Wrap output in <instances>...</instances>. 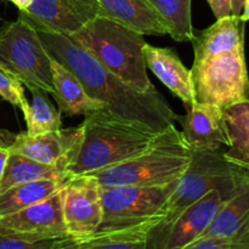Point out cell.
<instances>
[{
	"instance_id": "obj_31",
	"label": "cell",
	"mask_w": 249,
	"mask_h": 249,
	"mask_svg": "<svg viewBox=\"0 0 249 249\" xmlns=\"http://www.w3.org/2000/svg\"><path fill=\"white\" fill-rule=\"evenodd\" d=\"M10 151L7 148L0 146V181H1L2 177H4L5 168H6L7 160H9Z\"/></svg>"
},
{
	"instance_id": "obj_29",
	"label": "cell",
	"mask_w": 249,
	"mask_h": 249,
	"mask_svg": "<svg viewBox=\"0 0 249 249\" xmlns=\"http://www.w3.org/2000/svg\"><path fill=\"white\" fill-rule=\"evenodd\" d=\"M228 249H249V223L229 241Z\"/></svg>"
},
{
	"instance_id": "obj_23",
	"label": "cell",
	"mask_w": 249,
	"mask_h": 249,
	"mask_svg": "<svg viewBox=\"0 0 249 249\" xmlns=\"http://www.w3.org/2000/svg\"><path fill=\"white\" fill-rule=\"evenodd\" d=\"M164 26L168 36L175 41H191L195 29L192 26V0H146Z\"/></svg>"
},
{
	"instance_id": "obj_1",
	"label": "cell",
	"mask_w": 249,
	"mask_h": 249,
	"mask_svg": "<svg viewBox=\"0 0 249 249\" xmlns=\"http://www.w3.org/2000/svg\"><path fill=\"white\" fill-rule=\"evenodd\" d=\"M38 34L48 53L72 71L88 95L109 113L156 134L175 125L178 114L160 92L143 94L135 90L70 36L46 32Z\"/></svg>"
},
{
	"instance_id": "obj_8",
	"label": "cell",
	"mask_w": 249,
	"mask_h": 249,
	"mask_svg": "<svg viewBox=\"0 0 249 249\" xmlns=\"http://www.w3.org/2000/svg\"><path fill=\"white\" fill-rule=\"evenodd\" d=\"M191 73L197 102L215 105L225 109L249 100L245 45L201 62H194Z\"/></svg>"
},
{
	"instance_id": "obj_14",
	"label": "cell",
	"mask_w": 249,
	"mask_h": 249,
	"mask_svg": "<svg viewBox=\"0 0 249 249\" xmlns=\"http://www.w3.org/2000/svg\"><path fill=\"white\" fill-rule=\"evenodd\" d=\"M229 197L220 190H212L190 206L172 225L163 249H181L201 238Z\"/></svg>"
},
{
	"instance_id": "obj_28",
	"label": "cell",
	"mask_w": 249,
	"mask_h": 249,
	"mask_svg": "<svg viewBox=\"0 0 249 249\" xmlns=\"http://www.w3.org/2000/svg\"><path fill=\"white\" fill-rule=\"evenodd\" d=\"M229 241L224 238L201 237L181 249H228Z\"/></svg>"
},
{
	"instance_id": "obj_27",
	"label": "cell",
	"mask_w": 249,
	"mask_h": 249,
	"mask_svg": "<svg viewBox=\"0 0 249 249\" xmlns=\"http://www.w3.org/2000/svg\"><path fill=\"white\" fill-rule=\"evenodd\" d=\"M73 245L74 240L71 237L24 241L0 233V249H72Z\"/></svg>"
},
{
	"instance_id": "obj_10",
	"label": "cell",
	"mask_w": 249,
	"mask_h": 249,
	"mask_svg": "<svg viewBox=\"0 0 249 249\" xmlns=\"http://www.w3.org/2000/svg\"><path fill=\"white\" fill-rule=\"evenodd\" d=\"M85 22L106 18L142 36H164V26L146 0H70Z\"/></svg>"
},
{
	"instance_id": "obj_20",
	"label": "cell",
	"mask_w": 249,
	"mask_h": 249,
	"mask_svg": "<svg viewBox=\"0 0 249 249\" xmlns=\"http://www.w3.org/2000/svg\"><path fill=\"white\" fill-rule=\"evenodd\" d=\"M70 178L67 165L46 164L16 153H10L4 177L0 181V194L26 182L43 181V180L66 181Z\"/></svg>"
},
{
	"instance_id": "obj_9",
	"label": "cell",
	"mask_w": 249,
	"mask_h": 249,
	"mask_svg": "<svg viewBox=\"0 0 249 249\" xmlns=\"http://www.w3.org/2000/svg\"><path fill=\"white\" fill-rule=\"evenodd\" d=\"M61 209L68 237L75 241L95 235L102 221L101 187L88 175H75L60 189Z\"/></svg>"
},
{
	"instance_id": "obj_7",
	"label": "cell",
	"mask_w": 249,
	"mask_h": 249,
	"mask_svg": "<svg viewBox=\"0 0 249 249\" xmlns=\"http://www.w3.org/2000/svg\"><path fill=\"white\" fill-rule=\"evenodd\" d=\"M0 68L27 89L39 88L53 95L51 55L38 32L22 17L0 28Z\"/></svg>"
},
{
	"instance_id": "obj_16",
	"label": "cell",
	"mask_w": 249,
	"mask_h": 249,
	"mask_svg": "<svg viewBox=\"0 0 249 249\" xmlns=\"http://www.w3.org/2000/svg\"><path fill=\"white\" fill-rule=\"evenodd\" d=\"M18 11L36 32L72 36L85 24L70 0H33L28 9Z\"/></svg>"
},
{
	"instance_id": "obj_32",
	"label": "cell",
	"mask_w": 249,
	"mask_h": 249,
	"mask_svg": "<svg viewBox=\"0 0 249 249\" xmlns=\"http://www.w3.org/2000/svg\"><path fill=\"white\" fill-rule=\"evenodd\" d=\"M245 0H231V12L235 16H241Z\"/></svg>"
},
{
	"instance_id": "obj_3",
	"label": "cell",
	"mask_w": 249,
	"mask_h": 249,
	"mask_svg": "<svg viewBox=\"0 0 249 249\" xmlns=\"http://www.w3.org/2000/svg\"><path fill=\"white\" fill-rule=\"evenodd\" d=\"M249 173L235 167L224 157L221 148L192 151L189 169L178 181L177 187L163 206L160 219L146 235V248L163 249L168 232L178 218L212 190L231 195Z\"/></svg>"
},
{
	"instance_id": "obj_5",
	"label": "cell",
	"mask_w": 249,
	"mask_h": 249,
	"mask_svg": "<svg viewBox=\"0 0 249 249\" xmlns=\"http://www.w3.org/2000/svg\"><path fill=\"white\" fill-rule=\"evenodd\" d=\"M70 38L135 90L143 94L157 91L147 75L142 34L109 19L95 18Z\"/></svg>"
},
{
	"instance_id": "obj_17",
	"label": "cell",
	"mask_w": 249,
	"mask_h": 249,
	"mask_svg": "<svg viewBox=\"0 0 249 249\" xmlns=\"http://www.w3.org/2000/svg\"><path fill=\"white\" fill-rule=\"evenodd\" d=\"M194 62L211 58L220 53H229L245 45V28L240 16L230 15L221 17L203 31H195Z\"/></svg>"
},
{
	"instance_id": "obj_33",
	"label": "cell",
	"mask_w": 249,
	"mask_h": 249,
	"mask_svg": "<svg viewBox=\"0 0 249 249\" xmlns=\"http://www.w3.org/2000/svg\"><path fill=\"white\" fill-rule=\"evenodd\" d=\"M12 4L16 5L18 7V10H27L31 4L33 2V0H10Z\"/></svg>"
},
{
	"instance_id": "obj_34",
	"label": "cell",
	"mask_w": 249,
	"mask_h": 249,
	"mask_svg": "<svg viewBox=\"0 0 249 249\" xmlns=\"http://www.w3.org/2000/svg\"><path fill=\"white\" fill-rule=\"evenodd\" d=\"M241 21L245 23V22L249 21V0H245V4H243L242 14H241Z\"/></svg>"
},
{
	"instance_id": "obj_11",
	"label": "cell",
	"mask_w": 249,
	"mask_h": 249,
	"mask_svg": "<svg viewBox=\"0 0 249 249\" xmlns=\"http://www.w3.org/2000/svg\"><path fill=\"white\" fill-rule=\"evenodd\" d=\"M82 136V129H60L53 133L29 136L27 133L14 134L0 129V146L10 153L23 156L46 164H65L72 160Z\"/></svg>"
},
{
	"instance_id": "obj_19",
	"label": "cell",
	"mask_w": 249,
	"mask_h": 249,
	"mask_svg": "<svg viewBox=\"0 0 249 249\" xmlns=\"http://www.w3.org/2000/svg\"><path fill=\"white\" fill-rule=\"evenodd\" d=\"M249 223V178L224 202L202 237L231 240Z\"/></svg>"
},
{
	"instance_id": "obj_22",
	"label": "cell",
	"mask_w": 249,
	"mask_h": 249,
	"mask_svg": "<svg viewBox=\"0 0 249 249\" xmlns=\"http://www.w3.org/2000/svg\"><path fill=\"white\" fill-rule=\"evenodd\" d=\"M65 182L43 180L11 187L0 194V218L50 198L60 191Z\"/></svg>"
},
{
	"instance_id": "obj_15",
	"label": "cell",
	"mask_w": 249,
	"mask_h": 249,
	"mask_svg": "<svg viewBox=\"0 0 249 249\" xmlns=\"http://www.w3.org/2000/svg\"><path fill=\"white\" fill-rule=\"evenodd\" d=\"M143 56L147 68L184 102L185 106L189 107L196 104L191 70L186 68L174 49L158 48L146 43L143 45Z\"/></svg>"
},
{
	"instance_id": "obj_13",
	"label": "cell",
	"mask_w": 249,
	"mask_h": 249,
	"mask_svg": "<svg viewBox=\"0 0 249 249\" xmlns=\"http://www.w3.org/2000/svg\"><path fill=\"white\" fill-rule=\"evenodd\" d=\"M185 117L178 116L182 125V135L192 151L219 150L229 147L224 109L215 105L196 102L186 107Z\"/></svg>"
},
{
	"instance_id": "obj_26",
	"label": "cell",
	"mask_w": 249,
	"mask_h": 249,
	"mask_svg": "<svg viewBox=\"0 0 249 249\" xmlns=\"http://www.w3.org/2000/svg\"><path fill=\"white\" fill-rule=\"evenodd\" d=\"M0 96L5 101L17 106L26 116L29 109L28 100L24 95L23 84L15 75L0 68Z\"/></svg>"
},
{
	"instance_id": "obj_21",
	"label": "cell",
	"mask_w": 249,
	"mask_h": 249,
	"mask_svg": "<svg viewBox=\"0 0 249 249\" xmlns=\"http://www.w3.org/2000/svg\"><path fill=\"white\" fill-rule=\"evenodd\" d=\"M224 118L230 141L224 157L235 167L249 173V100L224 109Z\"/></svg>"
},
{
	"instance_id": "obj_24",
	"label": "cell",
	"mask_w": 249,
	"mask_h": 249,
	"mask_svg": "<svg viewBox=\"0 0 249 249\" xmlns=\"http://www.w3.org/2000/svg\"><path fill=\"white\" fill-rule=\"evenodd\" d=\"M32 94V104L24 116L27 123V135L36 136L53 133L62 129L61 112L55 108L48 92L39 88L28 89Z\"/></svg>"
},
{
	"instance_id": "obj_25",
	"label": "cell",
	"mask_w": 249,
	"mask_h": 249,
	"mask_svg": "<svg viewBox=\"0 0 249 249\" xmlns=\"http://www.w3.org/2000/svg\"><path fill=\"white\" fill-rule=\"evenodd\" d=\"M146 235L147 230L143 229L95 233L84 240H74L72 249H147Z\"/></svg>"
},
{
	"instance_id": "obj_2",
	"label": "cell",
	"mask_w": 249,
	"mask_h": 249,
	"mask_svg": "<svg viewBox=\"0 0 249 249\" xmlns=\"http://www.w3.org/2000/svg\"><path fill=\"white\" fill-rule=\"evenodd\" d=\"M80 129L79 143L67 167L70 177L94 174L124 162L146 150L157 135L106 108L85 117Z\"/></svg>"
},
{
	"instance_id": "obj_4",
	"label": "cell",
	"mask_w": 249,
	"mask_h": 249,
	"mask_svg": "<svg viewBox=\"0 0 249 249\" xmlns=\"http://www.w3.org/2000/svg\"><path fill=\"white\" fill-rule=\"evenodd\" d=\"M191 162L192 150L172 125L158 133L141 153L88 177L100 186H157L179 180Z\"/></svg>"
},
{
	"instance_id": "obj_30",
	"label": "cell",
	"mask_w": 249,
	"mask_h": 249,
	"mask_svg": "<svg viewBox=\"0 0 249 249\" xmlns=\"http://www.w3.org/2000/svg\"><path fill=\"white\" fill-rule=\"evenodd\" d=\"M207 2L211 6L216 19L232 15V12H231V0H207Z\"/></svg>"
},
{
	"instance_id": "obj_12",
	"label": "cell",
	"mask_w": 249,
	"mask_h": 249,
	"mask_svg": "<svg viewBox=\"0 0 249 249\" xmlns=\"http://www.w3.org/2000/svg\"><path fill=\"white\" fill-rule=\"evenodd\" d=\"M0 233L24 241L68 237L63 223L60 191L45 201L1 216Z\"/></svg>"
},
{
	"instance_id": "obj_18",
	"label": "cell",
	"mask_w": 249,
	"mask_h": 249,
	"mask_svg": "<svg viewBox=\"0 0 249 249\" xmlns=\"http://www.w3.org/2000/svg\"><path fill=\"white\" fill-rule=\"evenodd\" d=\"M53 74V96L56 100L58 111L66 116H89L92 112L105 108L100 102L91 99L83 88L74 73L60 61L51 56Z\"/></svg>"
},
{
	"instance_id": "obj_6",
	"label": "cell",
	"mask_w": 249,
	"mask_h": 249,
	"mask_svg": "<svg viewBox=\"0 0 249 249\" xmlns=\"http://www.w3.org/2000/svg\"><path fill=\"white\" fill-rule=\"evenodd\" d=\"M178 181L157 186H100L102 221L96 233L143 229L150 230Z\"/></svg>"
}]
</instances>
